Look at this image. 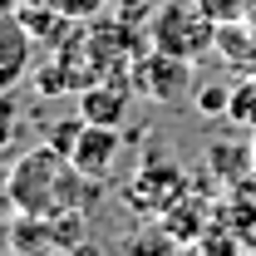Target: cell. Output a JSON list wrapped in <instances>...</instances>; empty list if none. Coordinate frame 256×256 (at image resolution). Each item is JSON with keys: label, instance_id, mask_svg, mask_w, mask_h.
Returning <instances> with one entry per match:
<instances>
[{"label": "cell", "instance_id": "6da1fadb", "mask_svg": "<svg viewBox=\"0 0 256 256\" xmlns=\"http://www.w3.org/2000/svg\"><path fill=\"white\" fill-rule=\"evenodd\" d=\"M10 197H15V212H30V217H60L74 207H89V192H84V172L69 162V153L60 148H30L25 158L5 172Z\"/></svg>", "mask_w": 256, "mask_h": 256}, {"label": "cell", "instance_id": "7a4b0ae2", "mask_svg": "<svg viewBox=\"0 0 256 256\" xmlns=\"http://www.w3.org/2000/svg\"><path fill=\"white\" fill-rule=\"evenodd\" d=\"M153 44L182 54V60H197V54L217 50V20L197 0H162L153 10Z\"/></svg>", "mask_w": 256, "mask_h": 256}, {"label": "cell", "instance_id": "3957f363", "mask_svg": "<svg viewBox=\"0 0 256 256\" xmlns=\"http://www.w3.org/2000/svg\"><path fill=\"white\" fill-rule=\"evenodd\" d=\"M128 84L153 104H178V98L192 94V60L153 44V54H138L128 64Z\"/></svg>", "mask_w": 256, "mask_h": 256}, {"label": "cell", "instance_id": "277c9868", "mask_svg": "<svg viewBox=\"0 0 256 256\" xmlns=\"http://www.w3.org/2000/svg\"><path fill=\"white\" fill-rule=\"evenodd\" d=\"M188 192H192V188H188V172H182L178 162L148 158L143 168H138V178L128 182L124 197H128V207H133V212H143V217H153V222H158L162 212H168L178 197H188Z\"/></svg>", "mask_w": 256, "mask_h": 256}, {"label": "cell", "instance_id": "5b68a950", "mask_svg": "<svg viewBox=\"0 0 256 256\" xmlns=\"http://www.w3.org/2000/svg\"><path fill=\"white\" fill-rule=\"evenodd\" d=\"M30 60H34V34L25 30V20L10 5H0V94H10L30 74Z\"/></svg>", "mask_w": 256, "mask_h": 256}, {"label": "cell", "instance_id": "8992f818", "mask_svg": "<svg viewBox=\"0 0 256 256\" xmlns=\"http://www.w3.org/2000/svg\"><path fill=\"white\" fill-rule=\"evenodd\" d=\"M118 148H124L118 128H108V124H84V133H79V143H74L69 162H74L89 182H108V168H114V158H118Z\"/></svg>", "mask_w": 256, "mask_h": 256}, {"label": "cell", "instance_id": "52a82bcc", "mask_svg": "<svg viewBox=\"0 0 256 256\" xmlns=\"http://www.w3.org/2000/svg\"><path fill=\"white\" fill-rule=\"evenodd\" d=\"M128 79H94L79 89V114L84 124H108V128H124V114H128Z\"/></svg>", "mask_w": 256, "mask_h": 256}, {"label": "cell", "instance_id": "ba28073f", "mask_svg": "<svg viewBox=\"0 0 256 256\" xmlns=\"http://www.w3.org/2000/svg\"><path fill=\"white\" fill-rule=\"evenodd\" d=\"M217 222L212 212H207V202L197 197V192H188V197H178L168 212L158 217V226L172 236V246H197V236L207 232V226Z\"/></svg>", "mask_w": 256, "mask_h": 256}, {"label": "cell", "instance_id": "9c48e42d", "mask_svg": "<svg viewBox=\"0 0 256 256\" xmlns=\"http://www.w3.org/2000/svg\"><path fill=\"white\" fill-rule=\"evenodd\" d=\"M207 168H212V178H217V182L236 188V182L256 178V153H252V143H236V138H217V143L207 148Z\"/></svg>", "mask_w": 256, "mask_h": 256}, {"label": "cell", "instance_id": "30bf717a", "mask_svg": "<svg viewBox=\"0 0 256 256\" xmlns=\"http://www.w3.org/2000/svg\"><path fill=\"white\" fill-rule=\"evenodd\" d=\"M217 50L226 54V64H246V69H256V20L246 15V20H226V25H217Z\"/></svg>", "mask_w": 256, "mask_h": 256}, {"label": "cell", "instance_id": "8fae6325", "mask_svg": "<svg viewBox=\"0 0 256 256\" xmlns=\"http://www.w3.org/2000/svg\"><path fill=\"white\" fill-rule=\"evenodd\" d=\"M222 222L236 232V242H242V246H256V202H252V197H242V192H236V197L226 202Z\"/></svg>", "mask_w": 256, "mask_h": 256}, {"label": "cell", "instance_id": "7c38bea8", "mask_svg": "<svg viewBox=\"0 0 256 256\" xmlns=\"http://www.w3.org/2000/svg\"><path fill=\"white\" fill-rule=\"evenodd\" d=\"M226 118H236L242 128H252V133H256V69L232 89V108H226Z\"/></svg>", "mask_w": 256, "mask_h": 256}, {"label": "cell", "instance_id": "4fadbf2b", "mask_svg": "<svg viewBox=\"0 0 256 256\" xmlns=\"http://www.w3.org/2000/svg\"><path fill=\"white\" fill-rule=\"evenodd\" d=\"M192 104H197L202 118H222L226 108H232V89H226V84H202V89L192 94Z\"/></svg>", "mask_w": 256, "mask_h": 256}, {"label": "cell", "instance_id": "5bb4252c", "mask_svg": "<svg viewBox=\"0 0 256 256\" xmlns=\"http://www.w3.org/2000/svg\"><path fill=\"white\" fill-rule=\"evenodd\" d=\"M217 25H226V20H246V15H256V0H197Z\"/></svg>", "mask_w": 256, "mask_h": 256}, {"label": "cell", "instance_id": "9a60e30c", "mask_svg": "<svg viewBox=\"0 0 256 256\" xmlns=\"http://www.w3.org/2000/svg\"><path fill=\"white\" fill-rule=\"evenodd\" d=\"M60 15H69V20H79V25H89V20H98L104 10H108V0H50Z\"/></svg>", "mask_w": 256, "mask_h": 256}, {"label": "cell", "instance_id": "2e32d148", "mask_svg": "<svg viewBox=\"0 0 256 256\" xmlns=\"http://www.w3.org/2000/svg\"><path fill=\"white\" fill-rule=\"evenodd\" d=\"M79 133H84V114H79V118H60V124L50 128V148H60V153H74Z\"/></svg>", "mask_w": 256, "mask_h": 256}, {"label": "cell", "instance_id": "e0dca14e", "mask_svg": "<svg viewBox=\"0 0 256 256\" xmlns=\"http://www.w3.org/2000/svg\"><path fill=\"white\" fill-rule=\"evenodd\" d=\"M15 138V98L10 94H0V148Z\"/></svg>", "mask_w": 256, "mask_h": 256}, {"label": "cell", "instance_id": "ac0fdd59", "mask_svg": "<svg viewBox=\"0 0 256 256\" xmlns=\"http://www.w3.org/2000/svg\"><path fill=\"white\" fill-rule=\"evenodd\" d=\"M252 153H256V138H252Z\"/></svg>", "mask_w": 256, "mask_h": 256}]
</instances>
